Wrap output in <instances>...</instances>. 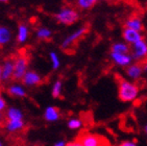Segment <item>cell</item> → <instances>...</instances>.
I'll use <instances>...</instances> for the list:
<instances>
[{"label":"cell","mask_w":147,"mask_h":146,"mask_svg":"<svg viewBox=\"0 0 147 146\" xmlns=\"http://www.w3.org/2000/svg\"><path fill=\"white\" fill-rule=\"evenodd\" d=\"M116 79L118 82V95L119 99L123 102L133 101L136 98L139 92V88L137 84L125 80L122 76L116 75Z\"/></svg>","instance_id":"1"},{"label":"cell","mask_w":147,"mask_h":146,"mask_svg":"<svg viewBox=\"0 0 147 146\" xmlns=\"http://www.w3.org/2000/svg\"><path fill=\"white\" fill-rule=\"evenodd\" d=\"M76 140L82 144V146H111L108 139L96 134L82 132L78 135Z\"/></svg>","instance_id":"2"},{"label":"cell","mask_w":147,"mask_h":146,"mask_svg":"<svg viewBox=\"0 0 147 146\" xmlns=\"http://www.w3.org/2000/svg\"><path fill=\"white\" fill-rule=\"evenodd\" d=\"M78 14L75 9H71V7H65L59 11V14L55 16L57 20L59 22L66 24V25H71L74 22H76L78 20Z\"/></svg>","instance_id":"3"},{"label":"cell","mask_w":147,"mask_h":146,"mask_svg":"<svg viewBox=\"0 0 147 146\" xmlns=\"http://www.w3.org/2000/svg\"><path fill=\"white\" fill-rule=\"evenodd\" d=\"M147 56V44L144 40L139 41L136 44H134L133 47V54H131V59L139 61V63L144 61Z\"/></svg>","instance_id":"4"},{"label":"cell","mask_w":147,"mask_h":146,"mask_svg":"<svg viewBox=\"0 0 147 146\" xmlns=\"http://www.w3.org/2000/svg\"><path fill=\"white\" fill-rule=\"evenodd\" d=\"M26 67H27V61L24 56H21L17 59L15 63V71H14V78L15 79H21L24 77L26 73Z\"/></svg>","instance_id":"5"},{"label":"cell","mask_w":147,"mask_h":146,"mask_svg":"<svg viewBox=\"0 0 147 146\" xmlns=\"http://www.w3.org/2000/svg\"><path fill=\"white\" fill-rule=\"evenodd\" d=\"M122 36H123V39L126 42L130 43V44H136L137 42L143 40V36H142V34L140 32H138L136 30H133V29H129V28H124L123 29Z\"/></svg>","instance_id":"6"},{"label":"cell","mask_w":147,"mask_h":146,"mask_svg":"<svg viewBox=\"0 0 147 146\" xmlns=\"http://www.w3.org/2000/svg\"><path fill=\"white\" fill-rule=\"evenodd\" d=\"M88 31V26H84V27H82L80 29H78L77 31H75L73 34H71L70 36H68L67 39L63 42V45H62V47L63 48H67V47H69L70 45H72L76 40H78L80 36H82L84 34H86Z\"/></svg>","instance_id":"7"},{"label":"cell","mask_w":147,"mask_h":146,"mask_svg":"<svg viewBox=\"0 0 147 146\" xmlns=\"http://www.w3.org/2000/svg\"><path fill=\"white\" fill-rule=\"evenodd\" d=\"M125 28H129V29H133V30L140 32V31L144 30V25H143L142 21L138 17H133L129 18L125 22Z\"/></svg>","instance_id":"8"},{"label":"cell","mask_w":147,"mask_h":146,"mask_svg":"<svg viewBox=\"0 0 147 146\" xmlns=\"http://www.w3.org/2000/svg\"><path fill=\"white\" fill-rule=\"evenodd\" d=\"M142 72H143V67H142L141 63L130 65V66H128V67L126 68V74L134 79L139 78V77L141 76Z\"/></svg>","instance_id":"9"},{"label":"cell","mask_w":147,"mask_h":146,"mask_svg":"<svg viewBox=\"0 0 147 146\" xmlns=\"http://www.w3.org/2000/svg\"><path fill=\"white\" fill-rule=\"evenodd\" d=\"M111 57L114 62L116 63L117 65H120V66H127L131 62V56L127 55V54H121V53H115V52H112L111 53Z\"/></svg>","instance_id":"10"},{"label":"cell","mask_w":147,"mask_h":146,"mask_svg":"<svg viewBox=\"0 0 147 146\" xmlns=\"http://www.w3.org/2000/svg\"><path fill=\"white\" fill-rule=\"evenodd\" d=\"M14 71H15V64H13L11 61H7L2 69V78L9 79L11 75H14Z\"/></svg>","instance_id":"11"},{"label":"cell","mask_w":147,"mask_h":146,"mask_svg":"<svg viewBox=\"0 0 147 146\" xmlns=\"http://www.w3.org/2000/svg\"><path fill=\"white\" fill-rule=\"evenodd\" d=\"M40 80H41V77L34 72H27L23 78V82L26 84H37L40 82Z\"/></svg>","instance_id":"12"},{"label":"cell","mask_w":147,"mask_h":146,"mask_svg":"<svg viewBox=\"0 0 147 146\" xmlns=\"http://www.w3.org/2000/svg\"><path fill=\"white\" fill-rule=\"evenodd\" d=\"M112 52H115V53H121V54H125L129 52L130 48L129 46H127L126 44H123V43H116L114 44L111 48Z\"/></svg>","instance_id":"13"},{"label":"cell","mask_w":147,"mask_h":146,"mask_svg":"<svg viewBox=\"0 0 147 146\" xmlns=\"http://www.w3.org/2000/svg\"><path fill=\"white\" fill-rule=\"evenodd\" d=\"M45 118L48 121H55L59 119V111L53 107H49L46 109Z\"/></svg>","instance_id":"14"},{"label":"cell","mask_w":147,"mask_h":146,"mask_svg":"<svg viewBox=\"0 0 147 146\" xmlns=\"http://www.w3.org/2000/svg\"><path fill=\"white\" fill-rule=\"evenodd\" d=\"M23 126V122L21 120H9L6 124V127L11 132H14V130H17V129L22 128Z\"/></svg>","instance_id":"15"},{"label":"cell","mask_w":147,"mask_h":146,"mask_svg":"<svg viewBox=\"0 0 147 146\" xmlns=\"http://www.w3.org/2000/svg\"><path fill=\"white\" fill-rule=\"evenodd\" d=\"M7 117H9V120H21L22 114L17 109H9V113H7Z\"/></svg>","instance_id":"16"},{"label":"cell","mask_w":147,"mask_h":146,"mask_svg":"<svg viewBox=\"0 0 147 146\" xmlns=\"http://www.w3.org/2000/svg\"><path fill=\"white\" fill-rule=\"evenodd\" d=\"M77 4L82 9H89L96 4V1L95 0H79V1H77Z\"/></svg>","instance_id":"17"},{"label":"cell","mask_w":147,"mask_h":146,"mask_svg":"<svg viewBox=\"0 0 147 146\" xmlns=\"http://www.w3.org/2000/svg\"><path fill=\"white\" fill-rule=\"evenodd\" d=\"M9 40V31L4 27L0 28V44H4Z\"/></svg>","instance_id":"18"},{"label":"cell","mask_w":147,"mask_h":146,"mask_svg":"<svg viewBox=\"0 0 147 146\" xmlns=\"http://www.w3.org/2000/svg\"><path fill=\"white\" fill-rule=\"evenodd\" d=\"M9 91L11 95H17V96H24L25 95L24 90H23L20 86H11V87L9 88Z\"/></svg>","instance_id":"19"},{"label":"cell","mask_w":147,"mask_h":146,"mask_svg":"<svg viewBox=\"0 0 147 146\" xmlns=\"http://www.w3.org/2000/svg\"><path fill=\"white\" fill-rule=\"evenodd\" d=\"M27 38V28L24 25H20L19 34H18V40L20 42H24Z\"/></svg>","instance_id":"20"},{"label":"cell","mask_w":147,"mask_h":146,"mask_svg":"<svg viewBox=\"0 0 147 146\" xmlns=\"http://www.w3.org/2000/svg\"><path fill=\"white\" fill-rule=\"evenodd\" d=\"M61 90H62V82L59 80V82L54 84L53 89H52V96H53L54 98L59 97V94H61Z\"/></svg>","instance_id":"21"},{"label":"cell","mask_w":147,"mask_h":146,"mask_svg":"<svg viewBox=\"0 0 147 146\" xmlns=\"http://www.w3.org/2000/svg\"><path fill=\"white\" fill-rule=\"evenodd\" d=\"M80 125H82V122H80V120H78V119H71L68 122V126L70 127L71 129L79 128Z\"/></svg>","instance_id":"22"},{"label":"cell","mask_w":147,"mask_h":146,"mask_svg":"<svg viewBox=\"0 0 147 146\" xmlns=\"http://www.w3.org/2000/svg\"><path fill=\"white\" fill-rule=\"evenodd\" d=\"M51 32L48 30V29H46V28H42V29H40L38 31V36L41 38V39H48L49 36H50Z\"/></svg>","instance_id":"23"},{"label":"cell","mask_w":147,"mask_h":146,"mask_svg":"<svg viewBox=\"0 0 147 146\" xmlns=\"http://www.w3.org/2000/svg\"><path fill=\"white\" fill-rule=\"evenodd\" d=\"M50 59L51 61H52V65H53V68L54 69H57V68H59V57H57V55L54 52H51L50 53Z\"/></svg>","instance_id":"24"},{"label":"cell","mask_w":147,"mask_h":146,"mask_svg":"<svg viewBox=\"0 0 147 146\" xmlns=\"http://www.w3.org/2000/svg\"><path fill=\"white\" fill-rule=\"evenodd\" d=\"M119 146H137V145L135 142H133V141H123V142L120 143Z\"/></svg>","instance_id":"25"},{"label":"cell","mask_w":147,"mask_h":146,"mask_svg":"<svg viewBox=\"0 0 147 146\" xmlns=\"http://www.w3.org/2000/svg\"><path fill=\"white\" fill-rule=\"evenodd\" d=\"M66 146H82V144L80 143L79 141L75 140V141H73V142H70V143L66 144Z\"/></svg>","instance_id":"26"},{"label":"cell","mask_w":147,"mask_h":146,"mask_svg":"<svg viewBox=\"0 0 147 146\" xmlns=\"http://www.w3.org/2000/svg\"><path fill=\"white\" fill-rule=\"evenodd\" d=\"M4 107H5V101L0 97V113H1V111H2Z\"/></svg>","instance_id":"27"},{"label":"cell","mask_w":147,"mask_h":146,"mask_svg":"<svg viewBox=\"0 0 147 146\" xmlns=\"http://www.w3.org/2000/svg\"><path fill=\"white\" fill-rule=\"evenodd\" d=\"M142 64V67H143V71H147V59H144V61H142L140 62Z\"/></svg>","instance_id":"28"},{"label":"cell","mask_w":147,"mask_h":146,"mask_svg":"<svg viewBox=\"0 0 147 146\" xmlns=\"http://www.w3.org/2000/svg\"><path fill=\"white\" fill-rule=\"evenodd\" d=\"M54 146H66V143L64 142V141H59V142L55 143V145Z\"/></svg>","instance_id":"29"},{"label":"cell","mask_w":147,"mask_h":146,"mask_svg":"<svg viewBox=\"0 0 147 146\" xmlns=\"http://www.w3.org/2000/svg\"><path fill=\"white\" fill-rule=\"evenodd\" d=\"M2 78V70H1V68H0V79Z\"/></svg>","instance_id":"30"},{"label":"cell","mask_w":147,"mask_h":146,"mask_svg":"<svg viewBox=\"0 0 147 146\" xmlns=\"http://www.w3.org/2000/svg\"><path fill=\"white\" fill-rule=\"evenodd\" d=\"M1 119H2V114L0 113V120H1Z\"/></svg>","instance_id":"31"},{"label":"cell","mask_w":147,"mask_h":146,"mask_svg":"<svg viewBox=\"0 0 147 146\" xmlns=\"http://www.w3.org/2000/svg\"><path fill=\"white\" fill-rule=\"evenodd\" d=\"M145 132H146V134H147V125H146V127H145Z\"/></svg>","instance_id":"32"},{"label":"cell","mask_w":147,"mask_h":146,"mask_svg":"<svg viewBox=\"0 0 147 146\" xmlns=\"http://www.w3.org/2000/svg\"><path fill=\"white\" fill-rule=\"evenodd\" d=\"M0 146H2V144H1V142H0Z\"/></svg>","instance_id":"33"}]
</instances>
